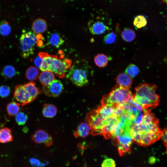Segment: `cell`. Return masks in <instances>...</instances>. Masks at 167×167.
Listing matches in <instances>:
<instances>
[{
	"label": "cell",
	"instance_id": "6da1fadb",
	"mask_svg": "<svg viewBox=\"0 0 167 167\" xmlns=\"http://www.w3.org/2000/svg\"><path fill=\"white\" fill-rule=\"evenodd\" d=\"M162 132L157 118L151 122L141 121L139 124H133L130 130L133 141L143 146H148L158 140Z\"/></svg>",
	"mask_w": 167,
	"mask_h": 167
},
{
	"label": "cell",
	"instance_id": "7a4b0ae2",
	"mask_svg": "<svg viewBox=\"0 0 167 167\" xmlns=\"http://www.w3.org/2000/svg\"><path fill=\"white\" fill-rule=\"evenodd\" d=\"M157 86L154 84L144 83L135 88V92L132 94L133 100L142 108H156L160 101L159 96L156 94Z\"/></svg>",
	"mask_w": 167,
	"mask_h": 167
},
{
	"label": "cell",
	"instance_id": "3957f363",
	"mask_svg": "<svg viewBox=\"0 0 167 167\" xmlns=\"http://www.w3.org/2000/svg\"><path fill=\"white\" fill-rule=\"evenodd\" d=\"M132 100V94L129 89L115 86L108 95L103 96L101 105L114 108L117 104L124 105Z\"/></svg>",
	"mask_w": 167,
	"mask_h": 167
},
{
	"label": "cell",
	"instance_id": "277c9868",
	"mask_svg": "<svg viewBox=\"0 0 167 167\" xmlns=\"http://www.w3.org/2000/svg\"><path fill=\"white\" fill-rule=\"evenodd\" d=\"M41 38V34L36 35L31 31H23L19 41L21 54L24 58H27L33 54L35 46Z\"/></svg>",
	"mask_w": 167,
	"mask_h": 167
},
{
	"label": "cell",
	"instance_id": "5b68a950",
	"mask_svg": "<svg viewBox=\"0 0 167 167\" xmlns=\"http://www.w3.org/2000/svg\"><path fill=\"white\" fill-rule=\"evenodd\" d=\"M111 118H104L97 113L95 109L88 113L85 121L90 126V134L93 136L102 135L103 129Z\"/></svg>",
	"mask_w": 167,
	"mask_h": 167
},
{
	"label": "cell",
	"instance_id": "8992f818",
	"mask_svg": "<svg viewBox=\"0 0 167 167\" xmlns=\"http://www.w3.org/2000/svg\"><path fill=\"white\" fill-rule=\"evenodd\" d=\"M66 77L73 84L79 87L85 86L88 83L87 70L75 65L71 67Z\"/></svg>",
	"mask_w": 167,
	"mask_h": 167
},
{
	"label": "cell",
	"instance_id": "52a82bcc",
	"mask_svg": "<svg viewBox=\"0 0 167 167\" xmlns=\"http://www.w3.org/2000/svg\"><path fill=\"white\" fill-rule=\"evenodd\" d=\"M71 64L70 59L57 56L51 64L49 71L54 73L59 78H64L66 76V71L71 67Z\"/></svg>",
	"mask_w": 167,
	"mask_h": 167
},
{
	"label": "cell",
	"instance_id": "ba28073f",
	"mask_svg": "<svg viewBox=\"0 0 167 167\" xmlns=\"http://www.w3.org/2000/svg\"><path fill=\"white\" fill-rule=\"evenodd\" d=\"M14 96L15 99L22 106L26 105L33 101L25 90L24 85L15 86Z\"/></svg>",
	"mask_w": 167,
	"mask_h": 167
},
{
	"label": "cell",
	"instance_id": "9c48e42d",
	"mask_svg": "<svg viewBox=\"0 0 167 167\" xmlns=\"http://www.w3.org/2000/svg\"><path fill=\"white\" fill-rule=\"evenodd\" d=\"M63 89V86L59 80L55 79L49 85L44 86L42 90L44 93L49 96L56 97L58 96Z\"/></svg>",
	"mask_w": 167,
	"mask_h": 167
},
{
	"label": "cell",
	"instance_id": "30bf717a",
	"mask_svg": "<svg viewBox=\"0 0 167 167\" xmlns=\"http://www.w3.org/2000/svg\"><path fill=\"white\" fill-rule=\"evenodd\" d=\"M31 139L36 143H43L47 147L51 146L53 143V139L47 132L42 129L36 131L31 135Z\"/></svg>",
	"mask_w": 167,
	"mask_h": 167
},
{
	"label": "cell",
	"instance_id": "8fae6325",
	"mask_svg": "<svg viewBox=\"0 0 167 167\" xmlns=\"http://www.w3.org/2000/svg\"><path fill=\"white\" fill-rule=\"evenodd\" d=\"M95 110L99 115L105 119L118 117L116 115L114 109L111 107L101 105Z\"/></svg>",
	"mask_w": 167,
	"mask_h": 167
},
{
	"label": "cell",
	"instance_id": "7c38bea8",
	"mask_svg": "<svg viewBox=\"0 0 167 167\" xmlns=\"http://www.w3.org/2000/svg\"><path fill=\"white\" fill-rule=\"evenodd\" d=\"M132 82L131 77L124 73L119 74L116 79L117 86L129 89L132 85Z\"/></svg>",
	"mask_w": 167,
	"mask_h": 167
},
{
	"label": "cell",
	"instance_id": "4fadbf2b",
	"mask_svg": "<svg viewBox=\"0 0 167 167\" xmlns=\"http://www.w3.org/2000/svg\"><path fill=\"white\" fill-rule=\"evenodd\" d=\"M32 28L36 34H41L46 30L47 24L44 19L41 18L37 19L33 21Z\"/></svg>",
	"mask_w": 167,
	"mask_h": 167
},
{
	"label": "cell",
	"instance_id": "5bb4252c",
	"mask_svg": "<svg viewBox=\"0 0 167 167\" xmlns=\"http://www.w3.org/2000/svg\"><path fill=\"white\" fill-rule=\"evenodd\" d=\"M88 26L90 32L94 35L102 34L105 32L107 28L102 22L99 21H90L88 23Z\"/></svg>",
	"mask_w": 167,
	"mask_h": 167
},
{
	"label": "cell",
	"instance_id": "9a60e30c",
	"mask_svg": "<svg viewBox=\"0 0 167 167\" xmlns=\"http://www.w3.org/2000/svg\"><path fill=\"white\" fill-rule=\"evenodd\" d=\"M90 132V126L85 122L80 123L79 124L74 134L75 137L85 138L88 136Z\"/></svg>",
	"mask_w": 167,
	"mask_h": 167
},
{
	"label": "cell",
	"instance_id": "2e32d148",
	"mask_svg": "<svg viewBox=\"0 0 167 167\" xmlns=\"http://www.w3.org/2000/svg\"><path fill=\"white\" fill-rule=\"evenodd\" d=\"M24 88L32 101L35 99L40 93V90L37 88L35 83L30 81L24 85Z\"/></svg>",
	"mask_w": 167,
	"mask_h": 167
},
{
	"label": "cell",
	"instance_id": "e0dca14e",
	"mask_svg": "<svg viewBox=\"0 0 167 167\" xmlns=\"http://www.w3.org/2000/svg\"><path fill=\"white\" fill-rule=\"evenodd\" d=\"M48 39L49 44L57 48L63 45L64 42V40L57 32L50 33L48 36Z\"/></svg>",
	"mask_w": 167,
	"mask_h": 167
},
{
	"label": "cell",
	"instance_id": "ac0fdd59",
	"mask_svg": "<svg viewBox=\"0 0 167 167\" xmlns=\"http://www.w3.org/2000/svg\"><path fill=\"white\" fill-rule=\"evenodd\" d=\"M55 78L53 73L48 71H42L38 77L40 82L44 86L49 85L55 79Z\"/></svg>",
	"mask_w": 167,
	"mask_h": 167
},
{
	"label": "cell",
	"instance_id": "d6986e66",
	"mask_svg": "<svg viewBox=\"0 0 167 167\" xmlns=\"http://www.w3.org/2000/svg\"><path fill=\"white\" fill-rule=\"evenodd\" d=\"M11 130L7 127L0 129V143H6L13 140Z\"/></svg>",
	"mask_w": 167,
	"mask_h": 167
},
{
	"label": "cell",
	"instance_id": "ffe728a7",
	"mask_svg": "<svg viewBox=\"0 0 167 167\" xmlns=\"http://www.w3.org/2000/svg\"><path fill=\"white\" fill-rule=\"evenodd\" d=\"M57 109L56 107L51 104H45L44 105L42 114L44 116L47 118L54 117L57 114Z\"/></svg>",
	"mask_w": 167,
	"mask_h": 167
},
{
	"label": "cell",
	"instance_id": "44dd1931",
	"mask_svg": "<svg viewBox=\"0 0 167 167\" xmlns=\"http://www.w3.org/2000/svg\"><path fill=\"white\" fill-rule=\"evenodd\" d=\"M20 105L15 101L8 104L6 107V110L8 115L10 116H15L19 112Z\"/></svg>",
	"mask_w": 167,
	"mask_h": 167
},
{
	"label": "cell",
	"instance_id": "7402d4cb",
	"mask_svg": "<svg viewBox=\"0 0 167 167\" xmlns=\"http://www.w3.org/2000/svg\"><path fill=\"white\" fill-rule=\"evenodd\" d=\"M39 74L38 69L33 66L28 68L25 72L26 78L31 81H33L37 79L38 78Z\"/></svg>",
	"mask_w": 167,
	"mask_h": 167
},
{
	"label": "cell",
	"instance_id": "603a6c76",
	"mask_svg": "<svg viewBox=\"0 0 167 167\" xmlns=\"http://www.w3.org/2000/svg\"><path fill=\"white\" fill-rule=\"evenodd\" d=\"M94 61L96 65L100 67L106 66L108 62L107 57L103 54H98L94 58Z\"/></svg>",
	"mask_w": 167,
	"mask_h": 167
},
{
	"label": "cell",
	"instance_id": "cb8c5ba5",
	"mask_svg": "<svg viewBox=\"0 0 167 167\" xmlns=\"http://www.w3.org/2000/svg\"><path fill=\"white\" fill-rule=\"evenodd\" d=\"M121 36L124 40L130 42L135 39V33L134 30L128 28L123 31L121 33Z\"/></svg>",
	"mask_w": 167,
	"mask_h": 167
},
{
	"label": "cell",
	"instance_id": "d4e9b609",
	"mask_svg": "<svg viewBox=\"0 0 167 167\" xmlns=\"http://www.w3.org/2000/svg\"><path fill=\"white\" fill-rule=\"evenodd\" d=\"M2 74L4 77L10 78L16 75V71L13 66L7 65L4 67L2 72Z\"/></svg>",
	"mask_w": 167,
	"mask_h": 167
},
{
	"label": "cell",
	"instance_id": "484cf974",
	"mask_svg": "<svg viewBox=\"0 0 167 167\" xmlns=\"http://www.w3.org/2000/svg\"><path fill=\"white\" fill-rule=\"evenodd\" d=\"M11 27L8 22L3 21L0 23V33L3 36H7L11 33Z\"/></svg>",
	"mask_w": 167,
	"mask_h": 167
},
{
	"label": "cell",
	"instance_id": "4316f807",
	"mask_svg": "<svg viewBox=\"0 0 167 167\" xmlns=\"http://www.w3.org/2000/svg\"><path fill=\"white\" fill-rule=\"evenodd\" d=\"M147 24V21L145 16L139 15L136 16L134 20V24L138 28H141L145 26Z\"/></svg>",
	"mask_w": 167,
	"mask_h": 167
},
{
	"label": "cell",
	"instance_id": "83f0119b",
	"mask_svg": "<svg viewBox=\"0 0 167 167\" xmlns=\"http://www.w3.org/2000/svg\"><path fill=\"white\" fill-rule=\"evenodd\" d=\"M15 116L16 122L19 125H24L28 120L27 115L23 112H19Z\"/></svg>",
	"mask_w": 167,
	"mask_h": 167
},
{
	"label": "cell",
	"instance_id": "f1b7e54d",
	"mask_svg": "<svg viewBox=\"0 0 167 167\" xmlns=\"http://www.w3.org/2000/svg\"><path fill=\"white\" fill-rule=\"evenodd\" d=\"M139 70L138 67L136 65L131 64L127 66L126 70V72L131 77H134L138 74Z\"/></svg>",
	"mask_w": 167,
	"mask_h": 167
},
{
	"label": "cell",
	"instance_id": "f546056e",
	"mask_svg": "<svg viewBox=\"0 0 167 167\" xmlns=\"http://www.w3.org/2000/svg\"><path fill=\"white\" fill-rule=\"evenodd\" d=\"M11 92L10 88L7 86L2 85L0 86V96L5 98L9 96Z\"/></svg>",
	"mask_w": 167,
	"mask_h": 167
},
{
	"label": "cell",
	"instance_id": "4dcf8cb0",
	"mask_svg": "<svg viewBox=\"0 0 167 167\" xmlns=\"http://www.w3.org/2000/svg\"><path fill=\"white\" fill-rule=\"evenodd\" d=\"M116 38V37L114 33L111 32L105 36L104 41L106 44H111L115 42Z\"/></svg>",
	"mask_w": 167,
	"mask_h": 167
},
{
	"label": "cell",
	"instance_id": "1f68e13d",
	"mask_svg": "<svg viewBox=\"0 0 167 167\" xmlns=\"http://www.w3.org/2000/svg\"><path fill=\"white\" fill-rule=\"evenodd\" d=\"M101 167H116L115 162L112 158L106 159L103 161Z\"/></svg>",
	"mask_w": 167,
	"mask_h": 167
},
{
	"label": "cell",
	"instance_id": "d6a6232c",
	"mask_svg": "<svg viewBox=\"0 0 167 167\" xmlns=\"http://www.w3.org/2000/svg\"><path fill=\"white\" fill-rule=\"evenodd\" d=\"M163 141L164 145L166 147L167 145V129L166 128L162 131L161 137Z\"/></svg>",
	"mask_w": 167,
	"mask_h": 167
},
{
	"label": "cell",
	"instance_id": "836d02e7",
	"mask_svg": "<svg viewBox=\"0 0 167 167\" xmlns=\"http://www.w3.org/2000/svg\"><path fill=\"white\" fill-rule=\"evenodd\" d=\"M30 161L32 166L34 167L39 166L40 165V162L39 160L34 158H31Z\"/></svg>",
	"mask_w": 167,
	"mask_h": 167
},
{
	"label": "cell",
	"instance_id": "e575fe53",
	"mask_svg": "<svg viewBox=\"0 0 167 167\" xmlns=\"http://www.w3.org/2000/svg\"><path fill=\"white\" fill-rule=\"evenodd\" d=\"M43 58L39 56L35 58L34 60V63L35 65L39 68L42 62Z\"/></svg>",
	"mask_w": 167,
	"mask_h": 167
},
{
	"label": "cell",
	"instance_id": "d590c367",
	"mask_svg": "<svg viewBox=\"0 0 167 167\" xmlns=\"http://www.w3.org/2000/svg\"><path fill=\"white\" fill-rule=\"evenodd\" d=\"M156 161L155 158L154 157H151L150 158L149 162H150V163H154Z\"/></svg>",
	"mask_w": 167,
	"mask_h": 167
},
{
	"label": "cell",
	"instance_id": "8d00e7d4",
	"mask_svg": "<svg viewBox=\"0 0 167 167\" xmlns=\"http://www.w3.org/2000/svg\"><path fill=\"white\" fill-rule=\"evenodd\" d=\"M161 1L163 4H165L166 5L167 0H161Z\"/></svg>",
	"mask_w": 167,
	"mask_h": 167
},
{
	"label": "cell",
	"instance_id": "74e56055",
	"mask_svg": "<svg viewBox=\"0 0 167 167\" xmlns=\"http://www.w3.org/2000/svg\"></svg>",
	"mask_w": 167,
	"mask_h": 167
}]
</instances>
